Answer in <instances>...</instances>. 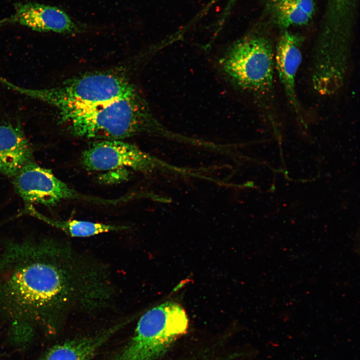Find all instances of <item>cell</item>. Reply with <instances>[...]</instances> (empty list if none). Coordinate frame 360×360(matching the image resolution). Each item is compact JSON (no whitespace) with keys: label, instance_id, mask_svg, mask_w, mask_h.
Instances as JSON below:
<instances>
[{"label":"cell","instance_id":"1","mask_svg":"<svg viewBox=\"0 0 360 360\" xmlns=\"http://www.w3.org/2000/svg\"><path fill=\"white\" fill-rule=\"evenodd\" d=\"M67 247L42 238L8 241L0 248V316L12 340L28 342L50 330L76 294V269Z\"/></svg>","mask_w":360,"mask_h":360},{"label":"cell","instance_id":"2","mask_svg":"<svg viewBox=\"0 0 360 360\" xmlns=\"http://www.w3.org/2000/svg\"><path fill=\"white\" fill-rule=\"evenodd\" d=\"M74 136L101 140L157 132L160 127L138 92L59 118Z\"/></svg>","mask_w":360,"mask_h":360},{"label":"cell","instance_id":"3","mask_svg":"<svg viewBox=\"0 0 360 360\" xmlns=\"http://www.w3.org/2000/svg\"><path fill=\"white\" fill-rule=\"evenodd\" d=\"M7 86L54 107L59 118L137 92L128 77L123 72L116 70L91 72L72 78L51 88H26L12 82H8Z\"/></svg>","mask_w":360,"mask_h":360},{"label":"cell","instance_id":"4","mask_svg":"<svg viewBox=\"0 0 360 360\" xmlns=\"http://www.w3.org/2000/svg\"><path fill=\"white\" fill-rule=\"evenodd\" d=\"M220 64L224 74L237 86L272 100L274 48L268 36L257 32L248 34L228 48Z\"/></svg>","mask_w":360,"mask_h":360},{"label":"cell","instance_id":"5","mask_svg":"<svg viewBox=\"0 0 360 360\" xmlns=\"http://www.w3.org/2000/svg\"><path fill=\"white\" fill-rule=\"evenodd\" d=\"M188 316L178 304L167 301L146 312L131 340L114 360H158L187 332Z\"/></svg>","mask_w":360,"mask_h":360},{"label":"cell","instance_id":"6","mask_svg":"<svg viewBox=\"0 0 360 360\" xmlns=\"http://www.w3.org/2000/svg\"><path fill=\"white\" fill-rule=\"evenodd\" d=\"M12 183L27 204H38L48 207L64 200H76L94 204L112 205V199L86 195L70 188L56 176L50 169L31 162L12 177Z\"/></svg>","mask_w":360,"mask_h":360},{"label":"cell","instance_id":"7","mask_svg":"<svg viewBox=\"0 0 360 360\" xmlns=\"http://www.w3.org/2000/svg\"><path fill=\"white\" fill-rule=\"evenodd\" d=\"M80 163L88 171L132 169L148 174L160 168L156 158L136 146L121 140H101L93 142L82 153Z\"/></svg>","mask_w":360,"mask_h":360},{"label":"cell","instance_id":"8","mask_svg":"<svg viewBox=\"0 0 360 360\" xmlns=\"http://www.w3.org/2000/svg\"><path fill=\"white\" fill-rule=\"evenodd\" d=\"M14 9L13 14L0 20V26L18 24L40 32L71 34L84 32L88 28L72 20L56 6L34 2H18L14 4Z\"/></svg>","mask_w":360,"mask_h":360},{"label":"cell","instance_id":"9","mask_svg":"<svg viewBox=\"0 0 360 360\" xmlns=\"http://www.w3.org/2000/svg\"><path fill=\"white\" fill-rule=\"evenodd\" d=\"M302 42L300 36L285 30L274 48L275 70L291 108L300 118L302 112L296 95V80L302 60Z\"/></svg>","mask_w":360,"mask_h":360},{"label":"cell","instance_id":"10","mask_svg":"<svg viewBox=\"0 0 360 360\" xmlns=\"http://www.w3.org/2000/svg\"><path fill=\"white\" fill-rule=\"evenodd\" d=\"M32 158V146L21 124L0 122V174L12 178Z\"/></svg>","mask_w":360,"mask_h":360},{"label":"cell","instance_id":"11","mask_svg":"<svg viewBox=\"0 0 360 360\" xmlns=\"http://www.w3.org/2000/svg\"><path fill=\"white\" fill-rule=\"evenodd\" d=\"M268 6L274 22L284 30L308 24L315 12L314 0H270Z\"/></svg>","mask_w":360,"mask_h":360},{"label":"cell","instance_id":"12","mask_svg":"<svg viewBox=\"0 0 360 360\" xmlns=\"http://www.w3.org/2000/svg\"><path fill=\"white\" fill-rule=\"evenodd\" d=\"M24 212L60 229L72 237H89L102 233L120 231L128 228V227L125 226L110 224L86 220H54L40 213L32 204H27Z\"/></svg>","mask_w":360,"mask_h":360},{"label":"cell","instance_id":"13","mask_svg":"<svg viewBox=\"0 0 360 360\" xmlns=\"http://www.w3.org/2000/svg\"><path fill=\"white\" fill-rule=\"evenodd\" d=\"M107 336L108 333L56 344L50 348L40 360H90Z\"/></svg>","mask_w":360,"mask_h":360},{"label":"cell","instance_id":"14","mask_svg":"<svg viewBox=\"0 0 360 360\" xmlns=\"http://www.w3.org/2000/svg\"><path fill=\"white\" fill-rule=\"evenodd\" d=\"M237 0H229L228 2L225 7L224 10L222 14L221 18L220 19V22H224V20L228 18V16L230 14L232 8L234 5Z\"/></svg>","mask_w":360,"mask_h":360}]
</instances>
